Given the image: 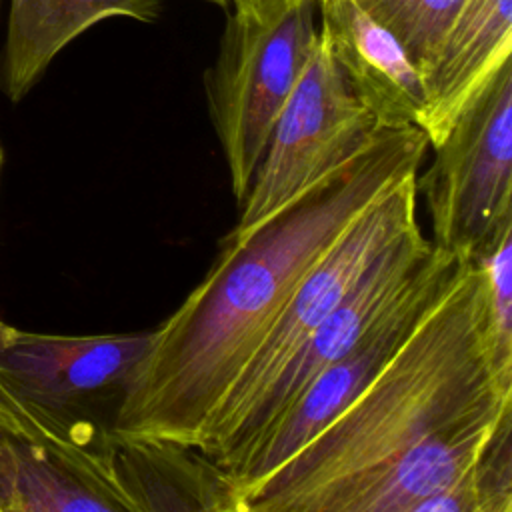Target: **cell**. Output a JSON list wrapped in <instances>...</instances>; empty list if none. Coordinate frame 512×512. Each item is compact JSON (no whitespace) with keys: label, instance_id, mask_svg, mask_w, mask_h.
I'll return each mask as SVG.
<instances>
[{"label":"cell","instance_id":"1","mask_svg":"<svg viewBox=\"0 0 512 512\" xmlns=\"http://www.w3.org/2000/svg\"><path fill=\"white\" fill-rule=\"evenodd\" d=\"M426 150L428 138L418 126H378L296 198L252 228L228 232L204 278L152 330L112 432L196 448L212 412L304 276L356 216L420 170Z\"/></svg>","mask_w":512,"mask_h":512},{"label":"cell","instance_id":"2","mask_svg":"<svg viewBox=\"0 0 512 512\" xmlns=\"http://www.w3.org/2000/svg\"><path fill=\"white\" fill-rule=\"evenodd\" d=\"M512 412V382L490 358L478 266L444 290L360 394L294 456L238 488L240 512H338L364 480L426 442Z\"/></svg>","mask_w":512,"mask_h":512},{"label":"cell","instance_id":"3","mask_svg":"<svg viewBox=\"0 0 512 512\" xmlns=\"http://www.w3.org/2000/svg\"><path fill=\"white\" fill-rule=\"evenodd\" d=\"M416 174L398 180L356 216L298 284L206 424L196 448L214 464L222 468L240 432L318 324L386 248L420 226Z\"/></svg>","mask_w":512,"mask_h":512},{"label":"cell","instance_id":"4","mask_svg":"<svg viewBox=\"0 0 512 512\" xmlns=\"http://www.w3.org/2000/svg\"><path fill=\"white\" fill-rule=\"evenodd\" d=\"M316 6V0H296L272 20L232 10L218 54L204 72L208 118L238 204L316 46Z\"/></svg>","mask_w":512,"mask_h":512},{"label":"cell","instance_id":"5","mask_svg":"<svg viewBox=\"0 0 512 512\" xmlns=\"http://www.w3.org/2000/svg\"><path fill=\"white\" fill-rule=\"evenodd\" d=\"M432 246L474 260L512 232V60L502 62L416 174Z\"/></svg>","mask_w":512,"mask_h":512},{"label":"cell","instance_id":"6","mask_svg":"<svg viewBox=\"0 0 512 512\" xmlns=\"http://www.w3.org/2000/svg\"><path fill=\"white\" fill-rule=\"evenodd\" d=\"M378 126L372 112L350 88L324 32L318 28L310 60L272 126L230 232L240 234L252 228L296 198L352 156Z\"/></svg>","mask_w":512,"mask_h":512},{"label":"cell","instance_id":"7","mask_svg":"<svg viewBox=\"0 0 512 512\" xmlns=\"http://www.w3.org/2000/svg\"><path fill=\"white\" fill-rule=\"evenodd\" d=\"M154 332L62 336L12 332L0 350V382L68 436L102 446Z\"/></svg>","mask_w":512,"mask_h":512},{"label":"cell","instance_id":"8","mask_svg":"<svg viewBox=\"0 0 512 512\" xmlns=\"http://www.w3.org/2000/svg\"><path fill=\"white\" fill-rule=\"evenodd\" d=\"M460 260L432 246L404 292L262 432L230 474L236 490L294 456L360 394L450 282Z\"/></svg>","mask_w":512,"mask_h":512},{"label":"cell","instance_id":"9","mask_svg":"<svg viewBox=\"0 0 512 512\" xmlns=\"http://www.w3.org/2000/svg\"><path fill=\"white\" fill-rule=\"evenodd\" d=\"M112 442L68 436L0 382V512H130Z\"/></svg>","mask_w":512,"mask_h":512},{"label":"cell","instance_id":"10","mask_svg":"<svg viewBox=\"0 0 512 512\" xmlns=\"http://www.w3.org/2000/svg\"><path fill=\"white\" fill-rule=\"evenodd\" d=\"M432 250V242L422 228H414L390 248H386L348 290L338 306L318 324L294 360L274 382L262 404L256 408L234 448L222 462L232 474L248 450L276 416L338 356H342L360 334L404 292L416 270Z\"/></svg>","mask_w":512,"mask_h":512},{"label":"cell","instance_id":"11","mask_svg":"<svg viewBox=\"0 0 512 512\" xmlns=\"http://www.w3.org/2000/svg\"><path fill=\"white\" fill-rule=\"evenodd\" d=\"M324 32L350 88L386 128L418 126L424 82L398 38L356 0H316Z\"/></svg>","mask_w":512,"mask_h":512},{"label":"cell","instance_id":"12","mask_svg":"<svg viewBox=\"0 0 512 512\" xmlns=\"http://www.w3.org/2000/svg\"><path fill=\"white\" fill-rule=\"evenodd\" d=\"M512 58V0H466L422 74L426 104L418 128L436 146L456 116Z\"/></svg>","mask_w":512,"mask_h":512},{"label":"cell","instance_id":"13","mask_svg":"<svg viewBox=\"0 0 512 512\" xmlns=\"http://www.w3.org/2000/svg\"><path fill=\"white\" fill-rule=\"evenodd\" d=\"M112 454L130 512H240L230 474L194 446L114 434Z\"/></svg>","mask_w":512,"mask_h":512},{"label":"cell","instance_id":"14","mask_svg":"<svg viewBox=\"0 0 512 512\" xmlns=\"http://www.w3.org/2000/svg\"><path fill=\"white\" fill-rule=\"evenodd\" d=\"M110 16L154 22L160 0H10L0 56L2 92L12 102L22 100L62 48Z\"/></svg>","mask_w":512,"mask_h":512},{"label":"cell","instance_id":"15","mask_svg":"<svg viewBox=\"0 0 512 512\" xmlns=\"http://www.w3.org/2000/svg\"><path fill=\"white\" fill-rule=\"evenodd\" d=\"M420 512H512V416L500 422L474 466Z\"/></svg>","mask_w":512,"mask_h":512},{"label":"cell","instance_id":"16","mask_svg":"<svg viewBox=\"0 0 512 512\" xmlns=\"http://www.w3.org/2000/svg\"><path fill=\"white\" fill-rule=\"evenodd\" d=\"M408 52L420 76L466 0H356Z\"/></svg>","mask_w":512,"mask_h":512},{"label":"cell","instance_id":"17","mask_svg":"<svg viewBox=\"0 0 512 512\" xmlns=\"http://www.w3.org/2000/svg\"><path fill=\"white\" fill-rule=\"evenodd\" d=\"M484 286V332L496 372L512 382V232L472 260Z\"/></svg>","mask_w":512,"mask_h":512},{"label":"cell","instance_id":"18","mask_svg":"<svg viewBox=\"0 0 512 512\" xmlns=\"http://www.w3.org/2000/svg\"><path fill=\"white\" fill-rule=\"evenodd\" d=\"M292 2L296 0H232V8L250 14L258 20H272Z\"/></svg>","mask_w":512,"mask_h":512},{"label":"cell","instance_id":"19","mask_svg":"<svg viewBox=\"0 0 512 512\" xmlns=\"http://www.w3.org/2000/svg\"><path fill=\"white\" fill-rule=\"evenodd\" d=\"M12 332H14V328L8 326V324L0 318V350L6 346V342H8L10 336H12Z\"/></svg>","mask_w":512,"mask_h":512},{"label":"cell","instance_id":"20","mask_svg":"<svg viewBox=\"0 0 512 512\" xmlns=\"http://www.w3.org/2000/svg\"><path fill=\"white\" fill-rule=\"evenodd\" d=\"M204 2H210V4H216V6H220V8H224V10H228L230 6H232V0H204Z\"/></svg>","mask_w":512,"mask_h":512},{"label":"cell","instance_id":"21","mask_svg":"<svg viewBox=\"0 0 512 512\" xmlns=\"http://www.w3.org/2000/svg\"><path fill=\"white\" fill-rule=\"evenodd\" d=\"M2 158H4V154H2V148H0V166H2Z\"/></svg>","mask_w":512,"mask_h":512}]
</instances>
